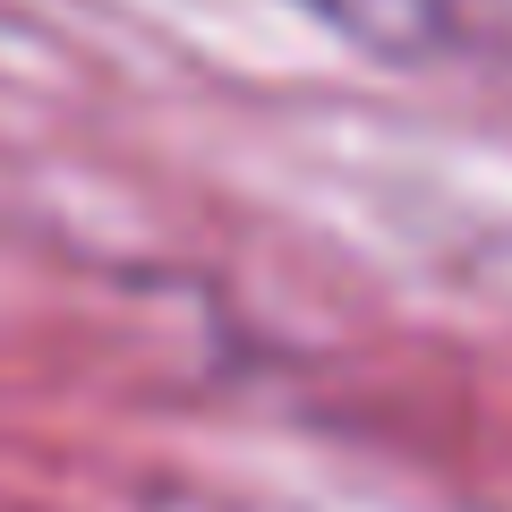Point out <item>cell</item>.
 Returning a JSON list of instances; mask_svg holds the SVG:
<instances>
[{"label":"cell","instance_id":"obj_1","mask_svg":"<svg viewBox=\"0 0 512 512\" xmlns=\"http://www.w3.org/2000/svg\"><path fill=\"white\" fill-rule=\"evenodd\" d=\"M299 9L376 60H427L453 35V0H299Z\"/></svg>","mask_w":512,"mask_h":512}]
</instances>
